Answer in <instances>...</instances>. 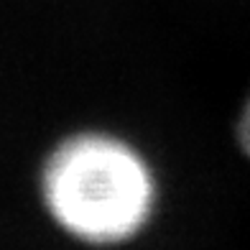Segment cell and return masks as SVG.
<instances>
[{
  "label": "cell",
  "instance_id": "1",
  "mask_svg": "<svg viewBox=\"0 0 250 250\" xmlns=\"http://www.w3.org/2000/svg\"><path fill=\"white\" fill-rule=\"evenodd\" d=\"M41 199L66 235L89 245H118L151 220L156 179L146 158L107 133H79L49 153Z\"/></svg>",
  "mask_w": 250,
  "mask_h": 250
},
{
  "label": "cell",
  "instance_id": "2",
  "mask_svg": "<svg viewBox=\"0 0 250 250\" xmlns=\"http://www.w3.org/2000/svg\"><path fill=\"white\" fill-rule=\"evenodd\" d=\"M237 138H240L243 151L250 156V97H248L245 107L240 112V120H237Z\"/></svg>",
  "mask_w": 250,
  "mask_h": 250
}]
</instances>
